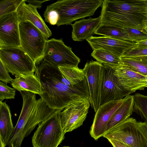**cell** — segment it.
I'll use <instances>...</instances> for the list:
<instances>
[{
    "label": "cell",
    "instance_id": "obj_1",
    "mask_svg": "<svg viewBox=\"0 0 147 147\" xmlns=\"http://www.w3.org/2000/svg\"><path fill=\"white\" fill-rule=\"evenodd\" d=\"M35 74L41 85L39 95L52 109L62 111L76 100L89 99L90 94L87 79L74 86L66 85L58 67L43 61L37 67Z\"/></svg>",
    "mask_w": 147,
    "mask_h": 147
},
{
    "label": "cell",
    "instance_id": "obj_2",
    "mask_svg": "<svg viewBox=\"0 0 147 147\" xmlns=\"http://www.w3.org/2000/svg\"><path fill=\"white\" fill-rule=\"evenodd\" d=\"M101 7L100 24L144 30L147 0H104Z\"/></svg>",
    "mask_w": 147,
    "mask_h": 147
},
{
    "label": "cell",
    "instance_id": "obj_3",
    "mask_svg": "<svg viewBox=\"0 0 147 147\" xmlns=\"http://www.w3.org/2000/svg\"><path fill=\"white\" fill-rule=\"evenodd\" d=\"M23 105L17 123L7 144L10 147H20L24 138L29 136L40 123L45 120L57 110L50 108L36 94L29 91L20 92Z\"/></svg>",
    "mask_w": 147,
    "mask_h": 147
},
{
    "label": "cell",
    "instance_id": "obj_4",
    "mask_svg": "<svg viewBox=\"0 0 147 147\" xmlns=\"http://www.w3.org/2000/svg\"><path fill=\"white\" fill-rule=\"evenodd\" d=\"M103 0H61L47 6L45 21L58 26L71 25L74 21L93 15Z\"/></svg>",
    "mask_w": 147,
    "mask_h": 147
},
{
    "label": "cell",
    "instance_id": "obj_5",
    "mask_svg": "<svg viewBox=\"0 0 147 147\" xmlns=\"http://www.w3.org/2000/svg\"><path fill=\"white\" fill-rule=\"evenodd\" d=\"M61 111L57 110L40 123L32 137L33 147H58L65 138L61 121Z\"/></svg>",
    "mask_w": 147,
    "mask_h": 147
},
{
    "label": "cell",
    "instance_id": "obj_6",
    "mask_svg": "<svg viewBox=\"0 0 147 147\" xmlns=\"http://www.w3.org/2000/svg\"><path fill=\"white\" fill-rule=\"evenodd\" d=\"M21 48L39 65L43 59L47 39L37 28L28 21L19 22Z\"/></svg>",
    "mask_w": 147,
    "mask_h": 147
},
{
    "label": "cell",
    "instance_id": "obj_7",
    "mask_svg": "<svg viewBox=\"0 0 147 147\" xmlns=\"http://www.w3.org/2000/svg\"><path fill=\"white\" fill-rule=\"evenodd\" d=\"M0 60L8 72L15 76L34 74L36 70L35 62L21 48H0Z\"/></svg>",
    "mask_w": 147,
    "mask_h": 147
},
{
    "label": "cell",
    "instance_id": "obj_8",
    "mask_svg": "<svg viewBox=\"0 0 147 147\" xmlns=\"http://www.w3.org/2000/svg\"><path fill=\"white\" fill-rule=\"evenodd\" d=\"M103 137L121 141L130 147H147V138L139 129L138 122L132 117L120 123Z\"/></svg>",
    "mask_w": 147,
    "mask_h": 147
},
{
    "label": "cell",
    "instance_id": "obj_9",
    "mask_svg": "<svg viewBox=\"0 0 147 147\" xmlns=\"http://www.w3.org/2000/svg\"><path fill=\"white\" fill-rule=\"evenodd\" d=\"M44 60L58 67L65 66H78L80 58L65 45L62 39L52 38L47 40Z\"/></svg>",
    "mask_w": 147,
    "mask_h": 147
},
{
    "label": "cell",
    "instance_id": "obj_10",
    "mask_svg": "<svg viewBox=\"0 0 147 147\" xmlns=\"http://www.w3.org/2000/svg\"><path fill=\"white\" fill-rule=\"evenodd\" d=\"M111 66L103 64L100 107L109 102L120 100L131 94L120 84Z\"/></svg>",
    "mask_w": 147,
    "mask_h": 147
},
{
    "label": "cell",
    "instance_id": "obj_11",
    "mask_svg": "<svg viewBox=\"0 0 147 147\" xmlns=\"http://www.w3.org/2000/svg\"><path fill=\"white\" fill-rule=\"evenodd\" d=\"M90 105L89 99L71 102L61 113V121L64 133L71 132L83 125Z\"/></svg>",
    "mask_w": 147,
    "mask_h": 147
},
{
    "label": "cell",
    "instance_id": "obj_12",
    "mask_svg": "<svg viewBox=\"0 0 147 147\" xmlns=\"http://www.w3.org/2000/svg\"><path fill=\"white\" fill-rule=\"evenodd\" d=\"M8 47L21 48L16 11L0 18V49Z\"/></svg>",
    "mask_w": 147,
    "mask_h": 147
},
{
    "label": "cell",
    "instance_id": "obj_13",
    "mask_svg": "<svg viewBox=\"0 0 147 147\" xmlns=\"http://www.w3.org/2000/svg\"><path fill=\"white\" fill-rule=\"evenodd\" d=\"M102 64L97 61L87 62L83 69L87 80L92 108L96 113L100 107Z\"/></svg>",
    "mask_w": 147,
    "mask_h": 147
},
{
    "label": "cell",
    "instance_id": "obj_14",
    "mask_svg": "<svg viewBox=\"0 0 147 147\" xmlns=\"http://www.w3.org/2000/svg\"><path fill=\"white\" fill-rule=\"evenodd\" d=\"M123 100L124 98L120 100L111 101L99 107L95 113L89 131L91 137L95 140L103 136L105 134L108 123Z\"/></svg>",
    "mask_w": 147,
    "mask_h": 147
},
{
    "label": "cell",
    "instance_id": "obj_15",
    "mask_svg": "<svg viewBox=\"0 0 147 147\" xmlns=\"http://www.w3.org/2000/svg\"><path fill=\"white\" fill-rule=\"evenodd\" d=\"M120 85L131 93L147 87V77L134 71L126 66L112 67Z\"/></svg>",
    "mask_w": 147,
    "mask_h": 147
},
{
    "label": "cell",
    "instance_id": "obj_16",
    "mask_svg": "<svg viewBox=\"0 0 147 147\" xmlns=\"http://www.w3.org/2000/svg\"><path fill=\"white\" fill-rule=\"evenodd\" d=\"M93 50L102 49L121 57L128 51L136 46L135 42L118 40L108 36H93L87 38Z\"/></svg>",
    "mask_w": 147,
    "mask_h": 147
},
{
    "label": "cell",
    "instance_id": "obj_17",
    "mask_svg": "<svg viewBox=\"0 0 147 147\" xmlns=\"http://www.w3.org/2000/svg\"><path fill=\"white\" fill-rule=\"evenodd\" d=\"M16 12L19 22H30L40 30L47 39L51 36V31L38 12L37 8L26 4L23 0Z\"/></svg>",
    "mask_w": 147,
    "mask_h": 147
},
{
    "label": "cell",
    "instance_id": "obj_18",
    "mask_svg": "<svg viewBox=\"0 0 147 147\" xmlns=\"http://www.w3.org/2000/svg\"><path fill=\"white\" fill-rule=\"evenodd\" d=\"M101 18L100 16L94 18H84L72 24L73 40L75 41H82L92 36L93 33L100 24Z\"/></svg>",
    "mask_w": 147,
    "mask_h": 147
},
{
    "label": "cell",
    "instance_id": "obj_19",
    "mask_svg": "<svg viewBox=\"0 0 147 147\" xmlns=\"http://www.w3.org/2000/svg\"><path fill=\"white\" fill-rule=\"evenodd\" d=\"M9 107L5 102H0V147H5L13 130Z\"/></svg>",
    "mask_w": 147,
    "mask_h": 147
},
{
    "label": "cell",
    "instance_id": "obj_20",
    "mask_svg": "<svg viewBox=\"0 0 147 147\" xmlns=\"http://www.w3.org/2000/svg\"><path fill=\"white\" fill-rule=\"evenodd\" d=\"M134 96L129 95L124 97L122 104L108 123L105 134L129 117L134 112Z\"/></svg>",
    "mask_w": 147,
    "mask_h": 147
},
{
    "label": "cell",
    "instance_id": "obj_21",
    "mask_svg": "<svg viewBox=\"0 0 147 147\" xmlns=\"http://www.w3.org/2000/svg\"><path fill=\"white\" fill-rule=\"evenodd\" d=\"M11 84L13 88L19 92L26 91L38 94L40 93L41 85L39 80L34 74L15 76Z\"/></svg>",
    "mask_w": 147,
    "mask_h": 147
},
{
    "label": "cell",
    "instance_id": "obj_22",
    "mask_svg": "<svg viewBox=\"0 0 147 147\" xmlns=\"http://www.w3.org/2000/svg\"><path fill=\"white\" fill-rule=\"evenodd\" d=\"M58 68L62 74L63 82L67 85L74 86L86 80L83 69L78 66H65Z\"/></svg>",
    "mask_w": 147,
    "mask_h": 147
},
{
    "label": "cell",
    "instance_id": "obj_23",
    "mask_svg": "<svg viewBox=\"0 0 147 147\" xmlns=\"http://www.w3.org/2000/svg\"><path fill=\"white\" fill-rule=\"evenodd\" d=\"M121 58L123 65L134 71L147 77V55L122 56Z\"/></svg>",
    "mask_w": 147,
    "mask_h": 147
},
{
    "label": "cell",
    "instance_id": "obj_24",
    "mask_svg": "<svg viewBox=\"0 0 147 147\" xmlns=\"http://www.w3.org/2000/svg\"><path fill=\"white\" fill-rule=\"evenodd\" d=\"M91 56L99 63L107 65L112 67L123 65L121 57L103 49L93 50Z\"/></svg>",
    "mask_w": 147,
    "mask_h": 147
},
{
    "label": "cell",
    "instance_id": "obj_25",
    "mask_svg": "<svg viewBox=\"0 0 147 147\" xmlns=\"http://www.w3.org/2000/svg\"><path fill=\"white\" fill-rule=\"evenodd\" d=\"M94 33L121 40L135 42L122 32L121 28L112 25L100 24Z\"/></svg>",
    "mask_w": 147,
    "mask_h": 147
},
{
    "label": "cell",
    "instance_id": "obj_26",
    "mask_svg": "<svg viewBox=\"0 0 147 147\" xmlns=\"http://www.w3.org/2000/svg\"><path fill=\"white\" fill-rule=\"evenodd\" d=\"M134 96V111L147 122V96L137 93Z\"/></svg>",
    "mask_w": 147,
    "mask_h": 147
},
{
    "label": "cell",
    "instance_id": "obj_27",
    "mask_svg": "<svg viewBox=\"0 0 147 147\" xmlns=\"http://www.w3.org/2000/svg\"><path fill=\"white\" fill-rule=\"evenodd\" d=\"M23 0H3L0 2V18L16 11Z\"/></svg>",
    "mask_w": 147,
    "mask_h": 147
},
{
    "label": "cell",
    "instance_id": "obj_28",
    "mask_svg": "<svg viewBox=\"0 0 147 147\" xmlns=\"http://www.w3.org/2000/svg\"><path fill=\"white\" fill-rule=\"evenodd\" d=\"M123 32L135 42H137L147 39V33L144 30H140L129 28H121Z\"/></svg>",
    "mask_w": 147,
    "mask_h": 147
},
{
    "label": "cell",
    "instance_id": "obj_29",
    "mask_svg": "<svg viewBox=\"0 0 147 147\" xmlns=\"http://www.w3.org/2000/svg\"><path fill=\"white\" fill-rule=\"evenodd\" d=\"M7 84L0 82V102H2L5 99L15 98L16 90L8 86Z\"/></svg>",
    "mask_w": 147,
    "mask_h": 147
},
{
    "label": "cell",
    "instance_id": "obj_30",
    "mask_svg": "<svg viewBox=\"0 0 147 147\" xmlns=\"http://www.w3.org/2000/svg\"><path fill=\"white\" fill-rule=\"evenodd\" d=\"M147 55V48L136 46L127 51L123 56H140Z\"/></svg>",
    "mask_w": 147,
    "mask_h": 147
},
{
    "label": "cell",
    "instance_id": "obj_31",
    "mask_svg": "<svg viewBox=\"0 0 147 147\" xmlns=\"http://www.w3.org/2000/svg\"><path fill=\"white\" fill-rule=\"evenodd\" d=\"M9 73L3 63L0 60V81L7 84H11L13 79L11 77Z\"/></svg>",
    "mask_w": 147,
    "mask_h": 147
},
{
    "label": "cell",
    "instance_id": "obj_32",
    "mask_svg": "<svg viewBox=\"0 0 147 147\" xmlns=\"http://www.w3.org/2000/svg\"><path fill=\"white\" fill-rule=\"evenodd\" d=\"M113 147H130L121 141L112 139H107Z\"/></svg>",
    "mask_w": 147,
    "mask_h": 147
},
{
    "label": "cell",
    "instance_id": "obj_33",
    "mask_svg": "<svg viewBox=\"0 0 147 147\" xmlns=\"http://www.w3.org/2000/svg\"><path fill=\"white\" fill-rule=\"evenodd\" d=\"M25 2H28V4L30 5L37 8L40 9L42 6V4L43 2L48 1L49 0H43V1H38V0H24Z\"/></svg>",
    "mask_w": 147,
    "mask_h": 147
},
{
    "label": "cell",
    "instance_id": "obj_34",
    "mask_svg": "<svg viewBox=\"0 0 147 147\" xmlns=\"http://www.w3.org/2000/svg\"><path fill=\"white\" fill-rule=\"evenodd\" d=\"M139 127L147 138V122H138Z\"/></svg>",
    "mask_w": 147,
    "mask_h": 147
},
{
    "label": "cell",
    "instance_id": "obj_35",
    "mask_svg": "<svg viewBox=\"0 0 147 147\" xmlns=\"http://www.w3.org/2000/svg\"><path fill=\"white\" fill-rule=\"evenodd\" d=\"M136 46L139 47L147 48V39L136 42Z\"/></svg>",
    "mask_w": 147,
    "mask_h": 147
},
{
    "label": "cell",
    "instance_id": "obj_36",
    "mask_svg": "<svg viewBox=\"0 0 147 147\" xmlns=\"http://www.w3.org/2000/svg\"><path fill=\"white\" fill-rule=\"evenodd\" d=\"M144 29L147 33V22L145 24Z\"/></svg>",
    "mask_w": 147,
    "mask_h": 147
},
{
    "label": "cell",
    "instance_id": "obj_37",
    "mask_svg": "<svg viewBox=\"0 0 147 147\" xmlns=\"http://www.w3.org/2000/svg\"><path fill=\"white\" fill-rule=\"evenodd\" d=\"M63 147H70L69 146H63Z\"/></svg>",
    "mask_w": 147,
    "mask_h": 147
},
{
    "label": "cell",
    "instance_id": "obj_38",
    "mask_svg": "<svg viewBox=\"0 0 147 147\" xmlns=\"http://www.w3.org/2000/svg\"><path fill=\"white\" fill-rule=\"evenodd\" d=\"M11 147H13V145L12 144L11 146Z\"/></svg>",
    "mask_w": 147,
    "mask_h": 147
}]
</instances>
